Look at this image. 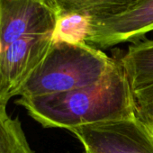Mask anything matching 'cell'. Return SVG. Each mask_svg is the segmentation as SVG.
<instances>
[{
    "mask_svg": "<svg viewBox=\"0 0 153 153\" xmlns=\"http://www.w3.org/2000/svg\"><path fill=\"white\" fill-rule=\"evenodd\" d=\"M17 104L42 127L68 131L135 115L133 91L118 59L93 85L51 95L20 97Z\"/></svg>",
    "mask_w": 153,
    "mask_h": 153,
    "instance_id": "6da1fadb",
    "label": "cell"
},
{
    "mask_svg": "<svg viewBox=\"0 0 153 153\" xmlns=\"http://www.w3.org/2000/svg\"><path fill=\"white\" fill-rule=\"evenodd\" d=\"M114 62V59L86 42L54 41L19 96L51 95L93 85L107 74Z\"/></svg>",
    "mask_w": 153,
    "mask_h": 153,
    "instance_id": "7a4b0ae2",
    "label": "cell"
},
{
    "mask_svg": "<svg viewBox=\"0 0 153 153\" xmlns=\"http://www.w3.org/2000/svg\"><path fill=\"white\" fill-rule=\"evenodd\" d=\"M85 153H153V133L136 117L69 130Z\"/></svg>",
    "mask_w": 153,
    "mask_h": 153,
    "instance_id": "3957f363",
    "label": "cell"
},
{
    "mask_svg": "<svg viewBox=\"0 0 153 153\" xmlns=\"http://www.w3.org/2000/svg\"><path fill=\"white\" fill-rule=\"evenodd\" d=\"M54 42V33L22 37L0 54V101L19 96L23 87L42 64Z\"/></svg>",
    "mask_w": 153,
    "mask_h": 153,
    "instance_id": "277c9868",
    "label": "cell"
},
{
    "mask_svg": "<svg viewBox=\"0 0 153 153\" xmlns=\"http://www.w3.org/2000/svg\"><path fill=\"white\" fill-rule=\"evenodd\" d=\"M153 32V0H136L123 12L98 19H88L86 43L105 50L135 43Z\"/></svg>",
    "mask_w": 153,
    "mask_h": 153,
    "instance_id": "5b68a950",
    "label": "cell"
},
{
    "mask_svg": "<svg viewBox=\"0 0 153 153\" xmlns=\"http://www.w3.org/2000/svg\"><path fill=\"white\" fill-rule=\"evenodd\" d=\"M59 17L46 0H0L2 51L25 36L54 33Z\"/></svg>",
    "mask_w": 153,
    "mask_h": 153,
    "instance_id": "8992f818",
    "label": "cell"
},
{
    "mask_svg": "<svg viewBox=\"0 0 153 153\" xmlns=\"http://www.w3.org/2000/svg\"><path fill=\"white\" fill-rule=\"evenodd\" d=\"M123 65L132 91L153 81V40L132 43L118 59Z\"/></svg>",
    "mask_w": 153,
    "mask_h": 153,
    "instance_id": "52a82bcc",
    "label": "cell"
},
{
    "mask_svg": "<svg viewBox=\"0 0 153 153\" xmlns=\"http://www.w3.org/2000/svg\"><path fill=\"white\" fill-rule=\"evenodd\" d=\"M58 12L59 16H76L98 19L117 15L136 0H46Z\"/></svg>",
    "mask_w": 153,
    "mask_h": 153,
    "instance_id": "ba28073f",
    "label": "cell"
},
{
    "mask_svg": "<svg viewBox=\"0 0 153 153\" xmlns=\"http://www.w3.org/2000/svg\"><path fill=\"white\" fill-rule=\"evenodd\" d=\"M0 153H35L18 118H13L6 105H0Z\"/></svg>",
    "mask_w": 153,
    "mask_h": 153,
    "instance_id": "9c48e42d",
    "label": "cell"
},
{
    "mask_svg": "<svg viewBox=\"0 0 153 153\" xmlns=\"http://www.w3.org/2000/svg\"><path fill=\"white\" fill-rule=\"evenodd\" d=\"M136 117L153 133V81L133 91Z\"/></svg>",
    "mask_w": 153,
    "mask_h": 153,
    "instance_id": "30bf717a",
    "label": "cell"
},
{
    "mask_svg": "<svg viewBox=\"0 0 153 153\" xmlns=\"http://www.w3.org/2000/svg\"><path fill=\"white\" fill-rule=\"evenodd\" d=\"M1 51H2V46H1V42H0V54H1Z\"/></svg>",
    "mask_w": 153,
    "mask_h": 153,
    "instance_id": "8fae6325",
    "label": "cell"
},
{
    "mask_svg": "<svg viewBox=\"0 0 153 153\" xmlns=\"http://www.w3.org/2000/svg\"><path fill=\"white\" fill-rule=\"evenodd\" d=\"M0 105H3V104H2V103H1V101H0Z\"/></svg>",
    "mask_w": 153,
    "mask_h": 153,
    "instance_id": "7c38bea8",
    "label": "cell"
},
{
    "mask_svg": "<svg viewBox=\"0 0 153 153\" xmlns=\"http://www.w3.org/2000/svg\"><path fill=\"white\" fill-rule=\"evenodd\" d=\"M84 153H85V152H84Z\"/></svg>",
    "mask_w": 153,
    "mask_h": 153,
    "instance_id": "4fadbf2b",
    "label": "cell"
}]
</instances>
